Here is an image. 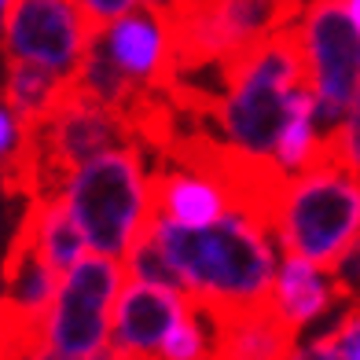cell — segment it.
<instances>
[{"mask_svg": "<svg viewBox=\"0 0 360 360\" xmlns=\"http://www.w3.org/2000/svg\"><path fill=\"white\" fill-rule=\"evenodd\" d=\"M147 228L162 243L184 294L195 305H202L206 313L228 316L243 313V309L269 305L280 247H276L261 214L236 206L202 232L176 228L155 214Z\"/></svg>", "mask_w": 360, "mask_h": 360, "instance_id": "cell-1", "label": "cell"}, {"mask_svg": "<svg viewBox=\"0 0 360 360\" xmlns=\"http://www.w3.org/2000/svg\"><path fill=\"white\" fill-rule=\"evenodd\" d=\"M224 74L221 100L214 103V122L221 147L247 166H269L290 114L309 96L305 59L294 30H280L269 41L232 59Z\"/></svg>", "mask_w": 360, "mask_h": 360, "instance_id": "cell-2", "label": "cell"}, {"mask_svg": "<svg viewBox=\"0 0 360 360\" xmlns=\"http://www.w3.org/2000/svg\"><path fill=\"white\" fill-rule=\"evenodd\" d=\"M52 195L81 228L89 254L118 261L133 250V243L155 217L151 169L140 143H122L81 162L59 180Z\"/></svg>", "mask_w": 360, "mask_h": 360, "instance_id": "cell-3", "label": "cell"}, {"mask_svg": "<svg viewBox=\"0 0 360 360\" xmlns=\"http://www.w3.org/2000/svg\"><path fill=\"white\" fill-rule=\"evenodd\" d=\"M265 224L280 254L335 269L360 239V176L323 155L305 173L280 180L265 206Z\"/></svg>", "mask_w": 360, "mask_h": 360, "instance_id": "cell-4", "label": "cell"}, {"mask_svg": "<svg viewBox=\"0 0 360 360\" xmlns=\"http://www.w3.org/2000/svg\"><path fill=\"white\" fill-rule=\"evenodd\" d=\"M290 30L305 59V85L313 92L316 122L327 136L360 107V34L342 0L305 4Z\"/></svg>", "mask_w": 360, "mask_h": 360, "instance_id": "cell-5", "label": "cell"}, {"mask_svg": "<svg viewBox=\"0 0 360 360\" xmlns=\"http://www.w3.org/2000/svg\"><path fill=\"white\" fill-rule=\"evenodd\" d=\"M129 283L118 257L85 254L70 272H63L56 302L41 323V346L67 360H96L110 353L114 302Z\"/></svg>", "mask_w": 360, "mask_h": 360, "instance_id": "cell-6", "label": "cell"}, {"mask_svg": "<svg viewBox=\"0 0 360 360\" xmlns=\"http://www.w3.org/2000/svg\"><path fill=\"white\" fill-rule=\"evenodd\" d=\"M298 0H199L188 8H173L176 63L188 67H228L254 44L269 41L294 22Z\"/></svg>", "mask_w": 360, "mask_h": 360, "instance_id": "cell-7", "label": "cell"}, {"mask_svg": "<svg viewBox=\"0 0 360 360\" xmlns=\"http://www.w3.org/2000/svg\"><path fill=\"white\" fill-rule=\"evenodd\" d=\"M122 143H136V122L70 85L63 103L52 110V118L34 129V151H37L34 195H52L70 169Z\"/></svg>", "mask_w": 360, "mask_h": 360, "instance_id": "cell-8", "label": "cell"}, {"mask_svg": "<svg viewBox=\"0 0 360 360\" xmlns=\"http://www.w3.org/2000/svg\"><path fill=\"white\" fill-rule=\"evenodd\" d=\"M92 41L96 26L81 15L77 0H15L0 26V52L8 63H34L70 85Z\"/></svg>", "mask_w": 360, "mask_h": 360, "instance_id": "cell-9", "label": "cell"}, {"mask_svg": "<svg viewBox=\"0 0 360 360\" xmlns=\"http://www.w3.org/2000/svg\"><path fill=\"white\" fill-rule=\"evenodd\" d=\"M96 44L103 48V56L118 67V74L140 96L173 89V81L180 74L173 19L166 8L151 4V8L122 15L110 26L96 30Z\"/></svg>", "mask_w": 360, "mask_h": 360, "instance_id": "cell-10", "label": "cell"}, {"mask_svg": "<svg viewBox=\"0 0 360 360\" xmlns=\"http://www.w3.org/2000/svg\"><path fill=\"white\" fill-rule=\"evenodd\" d=\"M63 276L34 250L22 232H15L4 261V294H0V356H15L41 346V323L56 302Z\"/></svg>", "mask_w": 360, "mask_h": 360, "instance_id": "cell-11", "label": "cell"}, {"mask_svg": "<svg viewBox=\"0 0 360 360\" xmlns=\"http://www.w3.org/2000/svg\"><path fill=\"white\" fill-rule=\"evenodd\" d=\"M195 302L184 290L151 287L129 280L114 302L110 320V353L122 360H158L169 331L188 316Z\"/></svg>", "mask_w": 360, "mask_h": 360, "instance_id": "cell-12", "label": "cell"}, {"mask_svg": "<svg viewBox=\"0 0 360 360\" xmlns=\"http://www.w3.org/2000/svg\"><path fill=\"white\" fill-rule=\"evenodd\" d=\"M346 294L331 269H320L305 257L280 254L276 265V280L269 290V309L280 316L294 335H313L316 327L323 331L342 309H346Z\"/></svg>", "mask_w": 360, "mask_h": 360, "instance_id": "cell-13", "label": "cell"}, {"mask_svg": "<svg viewBox=\"0 0 360 360\" xmlns=\"http://www.w3.org/2000/svg\"><path fill=\"white\" fill-rule=\"evenodd\" d=\"M214 323H217L214 353L221 360H287L294 342H298V335L269 305L214 316Z\"/></svg>", "mask_w": 360, "mask_h": 360, "instance_id": "cell-14", "label": "cell"}, {"mask_svg": "<svg viewBox=\"0 0 360 360\" xmlns=\"http://www.w3.org/2000/svg\"><path fill=\"white\" fill-rule=\"evenodd\" d=\"M19 232L34 243V250L59 276L70 272L77 261L89 254L81 228L74 224V217L67 214V206H63L56 195H34V199H30V210L19 224Z\"/></svg>", "mask_w": 360, "mask_h": 360, "instance_id": "cell-15", "label": "cell"}, {"mask_svg": "<svg viewBox=\"0 0 360 360\" xmlns=\"http://www.w3.org/2000/svg\"><path fill=\"white\" fill-rule=\"evenodd\" d=\"M70 92V81H63L59 74L34 67V63H8L4 70V100L19 118L37 129L52 118V110L63 103V96Z\"/></svg>", "mask_w": 360, "mask_h": 360, "instance_id": "cell-16", "label": "cell"}, {"mask_svg": "<svg viewBox=\"0 0 360 360\" xmlns=\"http://www.w3.org/2000/svg\"><path fill=\"white\" fill-rule=\"evenodd\" d=\"M323 155H327V136L316 122L313 92H309L298 103V110L290 114L287 129L280 133V143H276V151H272V169L287 180V176L305 173L309 166H316Z\"/></svg>", "mask_w": 360, "mask_h": 360, "instance_id": "cell-17", "label": "cell"}, {"mask_svg": "<svg viewBox=\"0 0 360 360\" xmlns=\"http://www.w3.org/2000/svg\"><path fill=\"white\" fill-rule=\"evenodd\" d=\"M0 180L8 188L30 184V199L37 191V151H34V129L0 100Z\"/></svg>", "mask_w": 360, "mask_h": 360, "instance_id": "cell-18", "label": "cell"}, {"mask_svg": "<svg viewBox=\"0 0 360 360\" xmlns=\"http://www.w3.org/2000/svg\"><path fill=\"white\" fill-rule=\"evenodd\" d=\"M214 346H217L214 313H206L202 305H191L188 316L169 331L158 360H206V356H214Z\"/></svg>", "mask_w": 360, "mask_h": 360, "instance_id": "cell-19", "label": "cell"}, {"mask_svg": "<svg viewBox=\"0 0 360 360\" xmlns=\"http://www.w3.org/2000/svg\"><path fill=\"white\" fill-rule=\"evenodd\" d=\"M125 265V276L133 283H151V287H173V290H184L180 287V276L173 272L166 250H162V243L155 239L151 228H143V236L133 243V250L122 257Z\"/></svg>", "mask_w": 360, "mask_h": 360, "instance_id": "cell-20", "label": "cell"}, {"mask_svg": "<svg viewBox=\"0 0 360 360\" xmlns=\"http://www.w3.org/2000/svg\"><path fill=\"white\" fill-rule=\"evenodd\" d=\"M327 155L360 176V107L335 129V133H327Z\"/></svg>", "mask_w": 360, "mask_h": 360, "instance_id": "cell-21", "label": "cell"}, {"mask_svg": "<svg viewBox=\"0 0 360 360\" xmlns=\"http://www.w3.org/2000/svg\"><path fill=\"white\" fill-rule=\"evenodd\" d=\"M166 8V0H77V8L81 15L96 26V30H103L110 26L114 19H122V15L129 11H140V8Z\"/></svg>", "mask_w": 360, "mask_h": 360, "instance_id": "cell-22", "label": "cell"}, {"mask_svg": "<svg viewBox=\"0 0 360 360\" xmlns=\"http://www.w3.org/2000/svg\"><path fill=\"white\" fill-rule=\"evenodd\" d=\"M342 360H360V302H349L342 313L327 323Z\"/></svg>", "mask_w": 360, "mask_h": 360, "instance_id": "cell-23", "label": "cell"}, {"mask_svg": "<svg viewBox=\"0 0 360 360\" xmlns=\"http://www.w3.org/2000/svg\"><path fill=\"white\" fill-rule=\"evenodd\" d=\"M287 360H342L338 346H335V338L331 331H313V335H302L298 342H294V349Z\"/></svg>", "mask_w": 360, "mask_h": 360, "instance_id": "cell-24", "label": "cell"}, {"mask_svg": "<svg viewBox=\"0 0 360 360\" xmlns=\"http://www.w3.org/2000/svg\"><path fill=\"white\" fill-rule=\"evenodd\" d=\"M0 360H67V356H56L52 349H44V346H34V349H26V353H15V356H0Z\"/></svg>", "mask_w": 360, "mask_h": 360, "instance_id": "cell-25", "label": "cell"}, {"mask_svg": "<svg viewBox=\"0 0 360 360\" xmlns=\"http://www.w3.org/2000/svg\"><path fill=\"white\" fill-rule=\"evenodd\" d=\"M342 8H346V15H349V22L356 26V34H360V0H342Z\"/></svg>", "mask_w": 360, "mask_h": 360, "instance_id": "cell-26", "label": "cell"}, {"mask_svg": "<svg viewBox=\"0 0 360 360\" xmlns=\"http://www.w3.org/2000/svg\"><path fill=\"white\" fill-rule=\"evenodd\" d=\"M188 4H199V0H166V11H173V8H188Z\"/></svg>", "mask_w": 360, "mask_h": 360, "instance_id": "cell-27", "label": "cell"}, {"mask_svg": "<svg viewBox=\"0 0 360 360\" xmlns=\"http://www.w3.org/2000/svg\"><path fill=\"white\" fill-rule=\"evenodd\" d=\"M11 4H15V0H0V26H4V19H8V11H11Z\"/></svg>", "mask_w": 360, "mask_h": 360, "instance_id": "cell-28", "label": "cell"}, {"mask_svg": "<svg viewBox=\"0 0 360 360\" xmlns=\"http://www.w3.org/2000/svg\"><path fill=\"white\" fill-rule=\"evenodd\" d=\"M96 360H122V356H114V353H103V356H96Z\"/></svg>", "mask_w": 360, "mask_h": 360, "instance_id": "cell-29", "label": "cell"}, {"mask_svg": "<svg viewBox=\"0 0 360 360\" xmlns=\"http://www.w3.org/2000/svg\"><path fill=\"white\" fill-rule=\"evenodd\" d=\"M305 4H316V0H298V8H305Z\"/></svg>", "mask_w": 360, "mask_h": 360, "instance_id": "cell-30", "label": "cell"}, {"mask_svg": "<svg viewBox=\"0 0 360 360\" xmlns=\"http://www.w3.org/2000/svg\"><path fill=\"white\" fill-rule=\"evenodd\" d=\"M206 360H221V356H217V353H214V356H206Z\"/></svg>", "mask_w": 360, "mask_h": 360, "instance_id": "cell-31", "label": "cell"}]
</instances>
